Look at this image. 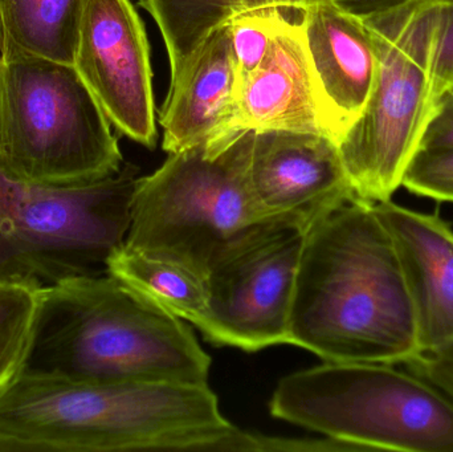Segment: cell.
<instances>
[{
  "instance_id": "obj_10",
  "label": "cell",
  "mask_w": 453,
  "mask_h": 452,
  "mask_svg": "<svg viewBox=\"0 0 453 452\" xmlns=\"http://www.w3.org/2000/svg\"><path fill=\"white\" fill-rule=\"evenodd\" d=\"M73 66L119 132L156 148L150 50L130 0H84Z\"/></svg>"
},
{
  "instance_id": "obj_24",
  "label": "cell",
  "mask_w": 453,
  "mask_h": 452,
  "mask_svg": "<svg viewBox=\"0 0 453 452\" xmlns=\"http://www.w3.org/2000/svg\"><path fill=\"white\" fill-rule=\"evenodd\" d=\"M453 88V0H441L438 37L434 56L435 100Z\"/></svg>"
},
{
  "instance_id": "obj_8",
  "label": "cell",
  "mask_w": 453,
  "mask_h": 452,
  "mask_svg": "<svg viewBox=\"0 0 453 452\" xmlns=\"http://www.w3.org/2000/svg\"><path fill=\"white\" fill-rule=\"evenodd\" d=\"M0 150L40 185H81L122 169L111 122L76 68L35 56H0Z\"/></svg>"
},
{
  "instance_id": "obj_26",
  "label": "cell",
  "mask_w": 453,
  "mask_h": 452,
  "mask_svg": "<svg viewBox=\"0 0 453 452\" xmlns=\"http://www.w3.org/2000/svg\"><path fill=\"white\" fill-rule=\"evenodd\" d=\"M311 2L313 0H297L298 8L301 11L303 5ZM332 2L359 18H370V16L380 15L418 0H332Z\"/></svg>"
},
{
  "instance_id": "obj_16",
  "label": "cell",
  "mask_w": 453,
  "mask_h": 452,
  "mask_svg": "<svg viewBox=\"0 0 453 452\" xmlns=\"http://www.w3.org/2000/svg\"><path fill=\"white\" fill-rule=\"evenodd\" d=\"M158 24L169 53L170 80L182 71L202 42L232 19L252 12H281L301 20L297 0H141Z\"/></svg>"
},
{
  "instance_id": "obj_3",
  "label": "cell",
  "mask_w": 453,
  "mask_h": 452,
  "mask_svg": "<svg viewBox=\"0 0 453 452\" xmlns=\"http://www.w3.org/2000/svg\"><path fill=\"white\" fill-rule=\"evenodd\" d=\"M210 368L185 320L109 272L39 291L24 374L90 384H209Z\"/></svg>"
},
{
  "instance_id": "obj_20",
  "label": "cell",
  "mask_w": 453,
  "mask_h": 452,
  "mask_svg": "<svg viewBox=\"0 0 453 452\" xmlns=\"http://www.w3.org/2000/svg\"><path fill=\"white\" fill-rule=\"evenodd\" d=\"M284 19L289 18L281 12H252L237 16L229 21L232 50L240 80L260 65Z\"/></svg>"
},
{
  "instance_id": "obj_2",
  "label": "cell",
  "mask_w": 453,
  "mask_h": 452,
  "mask_svg": "<svg viewBox=\"0 0 453 452\" xmlns=\"http://www.w3.org/2000/svg\"><path fill=\"white\" fill-rule=\"evenodd\" d=\"M234 429L209 384L21 373L0 400V451L217 452Z\"/></svg>"
},
{
  "instance_id": "obj_14",
  "label": "cell",
  "mask_w": 453,
  "mask_h": 452,
  "mask_svg": "<svg viewBox=\"0 0 453 452\" xmlns=\"http://www.w3.org/2000/svg\"><path fill=\"white\" fill-rule=\"evenodd\" d=\"M240 76L228 24L212 32L174 80L159 124L164 149L178 153L237 132Z\"/></svg>"
},
{
  "instance_id": "obj_22",
  "label": "cell",
  "mask_w": 453,
  "mask_h": 452,
  "mask_svg": "<svg viewBox=\"0 0 453 452\" xmlns=\"http://www.w3.org/2000/svg\"><path fill=\"white\" fill-rule=\"evenodd\" d=\"M334 452L356 451L348 443L333 438L324 440H296V438L268 437L257 433L234 432L223 441L218 452Z\"/></svg>"
},
{
  "instance_id": "obj_15",
  "label": "cell",
  "mask_w": 453,
  "mask_h": 452,
  "mask_svg": "<svg viewBox=\"0 0 453 452\" xmlns=\"http://www.w3.org/2000/svg\"><path fill=\"white\" fill-rule=\"evenodd\" d=\"M236 119L255 132L329 135L300 21L284 19L260 65L240 80Z\"/></svg>"
},
{
  "instance_id": "obj_19",
  "label": "cell",
  "mask_w": 453,
  "mask_h": 452,
  "mask_svg": "<svg viewBox=\"0 0 453 452\" xmlns=\"http://www.w3.org/2000/svg\"><path fill=\"white\" fill-rule=\"evenodd\" d=\"M39 291L0 281V400L23 373Z\"/></svg>"
},
{
  "instance_id": "obj_13",
  "label": "cell",
  "mask_w": 453,
  "mask_h": 452,
  "mask_svg": "<svg viewBox=\"0 0 453 452\" xmlns=\"http://www.w3.org/2000/svg\"><path fill=\"white\" fill-rule=\"evenodd\" d=\"M395 249L417 316L420 352L453 339V228L436 214L374 203Z\"/></svg>"
},
{
  "instance_id": "obj_5",
  "label": "cell",
  "mask_w": 453,
  "mask_h": 452,
  "mask_svg": "<svg viewBox=\"0 0 453 452\" xmlns=\"http://www.w3.org/2000/svg\"><path fill=\"white\" fill-rule=\"evenodd\" d=\"M137 169L73 186L16 174L0 150V281L45 288L108 273L127 241Z\"/></svg>"
},
{
  "instance_id": "obj_17",
  "label": "cell",
  "mask_w": 453,
  "mask_h": 452,
  "mask_svg": "<svg viewBox=\"0 0 453 452\" xmlns=\"http://www.w3.org/2000/svg\"><path fill=\"white\" fill-rule=\"evenodd\" d=\"M84 0H0V56L73 65Z\"/></svg>"
},
{
  "instance_id": "obj_11",
  "label": "cell",
  "mask_w": 453,
  "mask_h": 452,
  "mask_svg": "<svg viewBox=\"0 0 453 452\" xmlns=\"http://www.w3.org/2000/svg\"><path fill=\"white\" fill-rule=\"evenodd\" d=\"M250 183L256 204L265 217L303 234L357 198L338 143L319 133L255 132Z\"/></svg>"
},
{
  "instance_id": "obj_7",
  "label": "cell",
  "mask_w": 453,
  "mask_h": 452,
  "mask_svg": "<svg viewBox=\"0 0 453 452\" xmlns=\"http://www.w3.org/2000/svg\"><path fill=\"white\" fill-rule=\"evenodd\" d=\"M441 0H418L364 18L377 48V72L359 119L340 142L357 196L388 201L419 150L435 111L434 56Z\"/></svg>"
},
{
  "instance_id": "obj_1",
  "label": "cell",
  "mask_w": 453,
  "mask_h": 452,
  "mask_svg": "<svg viewBox=\"0 0 453 452\" xmlns=\"http://www.w3.org/2000/svg\"><path fill=\"white\" fill-rule=\"evenodd\" d=\"M289 344L325 363L404 365L420 353L417 316L372 202H346L303 235Z\"/></svg>"
},
{
  "instance_id": "obj_12",
  "label": "cell",
  "mask_w": 453,
  "mask_h": 452,
  "mask_svg": "<svg viewBox=\"0 0 453 452\" xmlns=\"http://www.w3.org/2000/svg\"><path fill=\"white\" fill-rule=\"evenodd\" d=\"M301 28L324 108L327 134L341 138L359 119L377 72V48L366 20L332 0L301 8Z\"/></svg>"
},
{
  "instance_id": "obj_6",
  "label": "cell",
  "mask_w": 453,
  "mask_h": 452,
  "mask_svg": "<svg viewBox=\"0 0 453 452\" xmlns=\"http://www.w3.org/2000/svg\"><path fill=\"white\" fill-rule=\"evenodd\" d=\"M398 365L325 363L280 379L274 418L356 451L453 452V401Z\"/></svg>"
},
{
  "instance_id": "obj_23",
  "label": "cell",
  "mask_w": 453,
  "mask_h": 452,
  "mask_svg": "<svg viewBox=\"0 0 453 452\" xmlns=\"http://www.w3.org/2000/svg\"><path fill=\"white\" fill-rule=\"evenodd\" d=\"M404 366L453 401V339L435 349L420 352Z\"/></svg>"
},
{
  "instance_id": "obj_25",
  "label": "cell",
  "mask_w": 453,
  "mask_h": 452,
  "mask_svg": "<svg viewBox=\"0 0 453 452\" xmlns=\"http://www.w3.org/2000/svg\"><path fill=\"white\" fill-rule=\"evenodd\" d=\"M453 148V88L436 101L419 149Z\"/></svg>"
},
{
  "instance_id": "obj_21",
  "label": "cell",
  "mask_w": 453,
  "mask_h": 452,
  "mask_svg": "<svg viewBox=\"0 0 453 452\" xmlns=\"http://www.w3.org/2000/svg\"><path fill=\"white\" fill-rule=\"evenodd\" d=\"M402 188L453 203V148L419 149L404 172Z\"/></svg>"
},
{
  "instance_id": "obj_4",
  "label": "cell",
  "mask_w": 453,
  "mask_h": 452,
  "mask_svg": "<svg viewBox=\"0 0 453 452\" xmlns=\"http://www.w3.org/2000/svg\"><path fill=\"white\" fill-rule=\"evenodd\" d=\"M253 137L255 130L240 129L170 153L153 174L138 178L125 246L207 279L226 257L287 225L265 217L253 198Z\"/></svg>"
},
{
  "instance_id": "obj_9",
  "label": "cell",
  "mask_w": 453,
  "mask_h": 452,
  "mask_svg": "<svg viewBox=\"0 0 453 452\" xmlns=\"http://www.w3.org/2000/svg\"><path fill=\"white\" fill-rule=\"evenodd\" d=\"M303 235L293 226H273L212 268L209 312L199 326L207 341L244 352L289 344Z\"/></svg>"
},
{
  "instance_id": "obj_18",
  "label": "cell",
  "mask_w": 453,
  "mask_h": 452,
  "mask_svg": "<svg viewBox=\"0 0 453 452\" xmlns=\"http://www.w3.org/2000/svg\"><path fill=\"white\" fill-rule=\"evenodd\" d=\"M108 272L196 328L203 324L209 312L206 279L183 265L124 244L109 259Z\"/></svg>"
}]
</instances>
